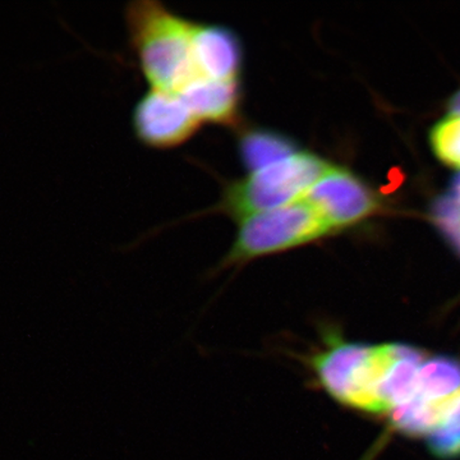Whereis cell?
Wrapping results in <instances>:
<instances>
[{
  "label": "cell",
  "instance_id": "6da1fadb",
  "mask_svg": "<svg viewBox=\"0 0 460 460\" xmlns=\"http://www.w3.org/2000/svg\"><path fill=\"white\" fill-rule=\"evenodd\" d=\"M405 345L348 343L326 330L323 343L292 357L308 371L314 385L332 401L384 419L387 384Z\"/></svg>",
  "mask_w": 460,
  "mask_h": 460
},
{
  "label": "cell",
  "instance_id": "7a4b0ae2",
  "mask_svg": "<svg viewBox=\"0 0 460 460\" xmlns=\"http://www.w3.org/2000/svg\"><path fill=\"white\" fill-rule=\"evenodd\" d=\"M129 42L150 89L181 93L198 80L193 60L195 22L154 0L126 9Z\"/></svg>",
  "mask_w": 460,
  "mask_h": 460
},
{
  "label": "cell",
  "instance_id": "3957f363",
  "mask_svg": "<svg viewBox=\"0 0 460 460\" xmlns=\"http://www.w3.org/2000/svg\"><path fill=\"white\" fill-rule=\"evenodd\" d=\"M329 166L320 156L299 150L295 155L226 184L213 211L238 223L251 215L292 204L304 198Z\"/></svg>",
  "mask_w": 460,
  "mask_h": 460
},
{
  "label": "cell",
  "instance_id": "277c9868",
  "mask_svg": "<svg viewBox=\"0 0 460 460\" xmlns=\"http://www.w3.org/2000/svg\"><path fill=\"white\" fill-rule=\"evenodd\" d=\"M330 233L328 224L302 199L251 215L238 222L234 241L214 272L243 268L257 260L307 246Z\"/></svg>",
  "mask_w": 460,
  "mask_h": 460
},
{
  "label": "cell",
  "instance_id": "5b68a950",
  "mask_svg": "<svg viewBox=\"0 0 460 460\" xmlns=\"http://www.w3.org/2000/svg\"><path fill=\"white\" fill-rule=\"evenodd\" d=\"M459 404V359L429 353L410 398L387 420L396 431L428 441L443 428Z\"/></svg>",
  "mask_w": 460,
  "mask_h": 460
},
{
  "label": "cell",
  "instance_id": "8992f818",
  "mask_svg": "<svg viewBox=\"0 0 460 460\" xmlns=\"http://www.w3.org/2000/svg\"><path fill=\"white\" fill-rule=\"evenodd\" d=\"M201 122L178 93L150 89L133 108L132 127L145 146L169 150L190 141Z\"/></svg>",
  "mask_w": 460,
  "mask_h": 460
},
{
  "label": "cell",
  "instance_id": "52a82bcc",
  "mask_svg": "<svg viewBox=\"0 0 460 460\" xmlns=\"http://www.w3.org/2000/svg\"><path fill=\"white\" fill-rule=\"evenodd\" d=\"M302 199L332 232L361 222L378 208L376 195L359 178L347 169L332 165Z\"/></svg>",
  "mask_w": 460,
  "mask_h": 460
},
{
  "label": "cell",
  "instance_id": "ba28073f",
  "mask_svg": "<svg viewBox=\"0 0 460 460\" xmlns=\"http://www.w3.org/2000/svg\"><path fill=\"white\" fill-rule=\"evenodd\" d=\"M193 60L198 80L241 81L244 66L243 42L228 26L195 22Z\"/></svg>",
  "mask_w": 460,
  "mask_h": 460
},
{
  "label": "cell",
  "instance_id": "9c48e42d",
  "mask_svg": "<svg viewBox=\"0 0 460 460\" xmlns=\"http://www.w3.org/2000/svg\"><path fill=\"white\" fill-rule=\"evenodd\" d=\"M178 95L201 124L235 127L241 122L243 104L241 81L199 78L187 84Z\"/></svg>",
  "mask_w": 460,
  "mask_h": 460
},
{
  "label": "cell",
  "instance_id": "30bf717a",
  "mask_svg": "<svg viewBox=\"0 0 460 460\" xmlns=\"http://www.w3.org/2000/svg\"><path fill=\"white\" fill-rule=\"evenodd\" d=\"M237 150L246 172H250L295 155L301 148L284 133L266 127H247L238 136Z\"/></svg>",
  "mask_w": 460,
  "mask_h": 460
},
{
  "label": "cell",
  "instance_id": "8fae6325",
  "mask_svg": "<svg viewBox=\"0 0 460 460\" xmlns=\"http://www.w3.org/2000/svg\"><path fill=\"white\" fill-rule=\"evenodd\" d=\"M432 150L445 164L460 169V118L449 117L432 128Z\"/></svg>",
  "mask_w": 460,
  "mask_h": 460
},
{
  "label": "cell",
  "instance_id": "7c38bea8",
  "mask_svg": "<svg viewBox=\"0 0 460 460\" xmlns=\"http://www.w3.org/2000/svg\"><path fill=\"white\" fill-rule=\"evenodd\" d=\"M449 111L450 117H459L460 118V90L456 95L450 99L449 102Z\"/></svg>",
  "mask_w": 460,
  "mask_h": 460
},
{
  "label": "cell",
  "instance_id": "4fadbf2b",
  "mask_svg": "<svg viewBox=\"0 0 460 460\" xmlns=\"http://www.w3.org/2000/svg\"><path fill=\"white\" fill-rule=\"evenodd\" d=\"M450 238L453 239L454 243H456V246L458 247L460 252V226L459 228L456 229L452 235H450Z\"/></svg>",
  "mask_w": 460,
  "mask_h": 460
},
{
  "label": "cell",
  "instance_id": "5bb4252c",
  "mask_svg": "<svg viewBox=\"0 0 460 460\" xmlns=\"http://www.w3.org/2000/svg\"><path fill=\"white\" fill-rule=\"evenodd\" d=\"M456 201L459 202L460 204V178H459V181H456Z\"/></svg>",
  "mask_w": 460,
  "mask_h": 460
}]
</instances>
